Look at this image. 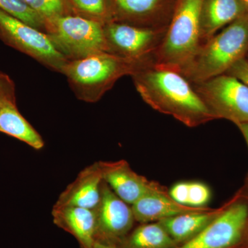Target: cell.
<instances>
[{"label": "cell", "mask_w": 248, "mask_h": 248, "mask_svg": "<svg viewBox=\"0 0 248 248\" xmlns=\"http://www.w3.org/2000/svg\"><path fill=\"white\" fill-rule=\"evenodd\" d=\"M143 102L155 110L174 117L189 128L215 118L193 86L180 72L140 62L131 75Z\"/></svg>", "instance_id": "obj_1"}, {"label": "cell", "mask_w": 248, "mask_h": 248, "mask_svg": "<svg viewBox=\"0 0 248 248\" xmlns=\"http://www.w3.org/2000/svg\"><path fill=\"white\" fill-rule=\"evenodd\" d=\"M248 53V13L217 32L201 46L182 72L192 84L226 74Z\"/></svg>", "instance_id": "obj_2"}, {"label": "cell", "mask_w": 248, "mask_h": 248, "mask_svg": "<svg viewBox=\"0 0 248 248\" xmlns=\"http://www.w3.org/2000/svg\"><path fill=\"white\" fill-rule=\"evenodd\" d=\"M203 0H176L172 17L153 63L182 72L202 46L200 16Z\"/></svg>", "instance_id": "obj_3"}, {"label": "cell", "mask_w": 248, "mask_h": 248, "mask_svg": "<svg viewBox=\"0 0 248 248\" xmlns=\"http://www.w3.org/2000/svg\"><path fill=\"white\" fill-rule=\"evenodd\" d=\"M140 63L103 52L68 61L61 73L66 77L78 99L95 103L119 79L124 76H131Z\"/></svg>", "instance_id": "obj_4"}, {"label": "cell", "mask_w": 248, "mask_h": 248, "mask_svg": "<svg viewBox=\"0 0 248 248\" xmlns=\"http://www.w3.org/2000/svg\"><path fill=\"white\" fill-rule=\"evenodd\" d=\"M104 24L77 16H62L46 27L48 35L57 50L68 61L108 53Z\"/></svg>", "instance_id": "obj_5"}, {"label": "cell", "mask_w": 248, "mask_h": 248, "mask_svg": "<svg viewBox=\"0 0 248 248\" xmlns=\"http://www.w3.org/2000/svg\"><path fill=\"white\" fill-rule=\"evenodd\" d=\"M248 233V194L239 192L193 239L176 248H246Z\"/></svg>", "instance_id": "obj_6"}, {"label": "cell", "mask_w": 248, "mask_h": 248, "mask_svg": "<svg viewBox=\"0 0 248 248\" xmlns=\"http://www.w3.org/2000/svg\"><path fill=\"white\" fill-rule=\"evenodd\" d=\"M0 39L43 66L62 73L68 60L57 50L48 35L0 9Z\"/></svg>", "instance_id": "obj_7"}, {"label": "cell", "mask_w": 248, "mask_h": 248, "mask_svg": "<svg viewBox=\"0 0 248 248\" xmlns=\"http://www.w3.org/2000/svg\"><path fill=\"white\" fill-rule=\"evenodd\" d=\"M192 86L215 120L248 123V86L237 78L223 74Z\"/></svg>", "instance_id": "obj_8"}, {"label": "cell", "mask_w": 248, "mask_h": 248, "mask_svg": "<svg viewBox=\"0 0 248 248\" xmlns=\"http://www.w3.org/2000/svg\"><path fill=\"white\" fill-rule=\"evenodd\" d=\"M104 29L108 53L136 62L153 60L167 29H147L114 21L104 24Z\"/></svg>", "instance_id": "obj_9"}, {"label": "cell", "mask_w": 248, "mask_h": 248, "mask_svg": "<svg viewBox=\"0 0 248 248\" xmlns=\"http://www.w3.org/2000/svg\"><path fill=\"white\" fill-rule=\"evenodd\" d=\"M95 212L96 242L117 246L137 223L131 205L120 199L104 182L102 200Z\"/></svg>", "instance_id": "obj_10"}, {"label": "cell", "mask_w": 248, "mask_h": 248, "mask_svg": "<svg viewBox=\"0 0 248 248\" xmlns=\"http://www.w3.org/2000/svg\"><path fill=\"white\" fill-rule=\"evenodd\" d=\"M176 0H108L111 21L147 29H167Z\"/></svg>", "instance_id": "obj_11"}, {"label": "cell", "mask_w": 248, "mask_h": 248, "mask_svg": "<svg viewBox=\"0 0 248 248\" xmlns=\"http://www.w3.org/2000/svg\"><path fill=\"white\" fill-rule=\"evenodd\" d=\"M99 165L104 182L129 205H133L147 194L168 190L159 183L148 180L135 172L125 160L99 161Z\"/></svg>", "instance_id": "obj_12"}, {"label": "cell", "mask_w": 248, "mask_h": 248, "mask_svg": "<svg viewBox=\"0 0 248 248\" xmlns=\"http://www.w3.org/2000/svg\"><path fill=\"white\" fill-rule=\"evenodd\" d=\"M103 177L99 161L85 168L60 194L56 206H74L95 210L102 200Z\"/></svg>", "instance_id": "obj_13"}, {"label": "cell", "mask_w": 248, "mask_h": 248, "mask_svg": "<svg viewBox=\"0 0 248 248\" xmlns=\"http://www.w3.org/2000/svg\"><path fill=\"white\" fill-rule=\"evenodd\" d=\"M52 217L54 224L72 235L80 248H94L97 232L95 210L54 205Z\"/></svg>", "instance_id": "obj_14"}, {"label": "cell", "mask_w": 248, "mask_h": 248, "mask_svg": "<svg viewBox=\"0 0 248 248\" xmlns=\"http://www.w3.org/2000/svg\"><path fill=\"white\" fill-rule=\"evenodd\" d=\"M138 223L158 222L182 214L202 211L206 208H193L178 203L170 197L169 191L153 192L143 196L131 205Z\"/></svg>", "instance_id": "obj_15"}, {"label": "cell", "mask_w": 248, "mask_h": 248, "mask_svg": "<svg viewBox=\"0 0 248 248\" xmlns=\"http://www.w3.org/2000/svg\"><path fill=\"white\" fill-rule=\"evenodd\" d=\"M246 13L239 0H203L200 16L202 45Z\"/></svg>", "instance_id": "obj_16"}, {"label": "cell", "mask_w": 248, "mask_h": 248, "mask_svg": "<svg viewBox=\"0 0 248 248\" xmlns=\"http://www.w3.org/2000/svg\"><path fill=\"white\" fill-rule=\"evenodd\" d=\"M222 208L182 214L159 221L177 246L193 239L221 213Z\"/></svg>", "instance_id": "obj_17"}, {"label": "cell", "mask_w": 248, "mask_h": 248, "mask_svg": "<svg viewBox=\"0 0 248 248\" xmlns=\"http://www.w3.org/2000/svg\"><path fill=\"white\" fill-rule=\"evenodd\" d=\"M0 133L17 139L35 150L45 146L42 136L18 110L16 100L0 106Z\"/></svg>", "instance_id": "obj_18"}, {"label": "cell", "mask_w": 248, "mask_h": 248, "mask_svg": "<svg viewBox=\"0 0 248 248\" xmlns=\"http://www.w3.org/2000/svg\"><path fill=\"white\" fill-rule=\"evenodd\" d=\"M177 245L159 222L139 223L122 241L119 248H176Z\"/></svg>", "instance_id": "obj_19"}, {"label": "cell", "mask_w": 248, "mask_h": 248, "mask_svg": "<svg viewBox=\"0 0 248 248\" xmlns=\"http://www.w3.org/2000/svg\"><path fill=\"white\" fill-rule=\"evenodd\" d=\"M73 14L97 21L103 24L110 22L108 0H67Z\"/></svg>", "instance_id": "obj_20"}, {"label": "cell", "mask_w": 248, "mask_h": 248, "mask_svg": "<svg viewBox=\"0 0 248 248\" xmlns=\"http://www.w3.org/2000/svg\"><path fill=\"white\" fill-rule=\"evenodd\" d=\"M0 9L31 27L46 32V27L45 21L24 0H0Z\"/></svg>", "instance_id": "obj_21"}, {"label": "cell", "mask_w": 248, "mask_h": 248, "mask_svg": "<svg viewBox=\"0 0 248 248\" xmlns=\"http://www.w3.org/2000/svg\"><path fill=\"white\" fill-rule=\"evenodd\" d=\"M46 23V27L62 16L73 14L67 0H24Z\"/></svg>", "instance_id": "obj_22"}, {"label": "cell", "mask_w": 248, "mask_h": 248, "mask_svg": "<svg viewBox=\"0 0 248 248\" xmlns=\"http://www.w3.org/2000/svg\"><path fill=\"white\" fill-rule=\"evenodd\" d=\"M211 192L208 186L199 182H189L187 205L193 208H206Z\"/></svg>", "instance_id": "obj_23"}, {"label": "cell", "mask_w": 248, "mask_h": 248, "mask_svg": "<svg viewBox=\"0 0 248 248\" xmlns=\"http://www.w3.org/2000/svg\"><path fill=\"white\" fill-rule=\"evenodd\" d=\"M16 89L13 80L0 71V106L9 101L16 100Z\"/></svg>", "instance_id": "obj_24"}, {"label": "cell", "mask_w": 248, "mask_h": 248, "mask_svg": "<svg viewBox=\"0 0 248 248\" xmlns=\"http://www.w3.org/2000/svg\"><path fill=\"white\" fill-rule=\"evenodd\" d=\"M189 182L177 183L171 187L169 195L174 202L182 205H187ZM188 206V205H187Z\"/></svg>", "instance_id": "obj_25"}, {"label": "cell", "mask_w": 248, "mask_h": 248, "mask_svg": "<svg viewBox=\"0 0 248 248\" xmlns=\"http://www.w3.org/2000/svg\"><path fill=\"white\" fill-rule=\"evenodd\" d=\"M226 74L237 78L240 81L248 86V60L247 59L244 58L236 62Z\"/></svg>", "instance_id": "obj_26"}, {"label": "cell", "mask_w": 248, "mask_h": 248, "mask_svg": "<svg viewBox=\"0 0 248 248\" xmlns=\"http://www.w3.org/2000/svg\"><path fill=\"white\" fill-rule=\"evenodd\" d=\"M236 126L238 127L244 136L248 146V123L238 124Z\"/></svg>", "instance_id": "obj_27"}, {"label": "cell", "mask_w": 248, "mask_h": 248, "mask_svg": "<svg viewBox=\"0 0 248 248\" xmlns=\"http://www.w3.org/2000/svg\"><path fill=\"white\" fill-rule=\"evenodd\" d=\"M94 248H119L113 245L102 244V243L96 242Z\"/></svg>", "instance_id": "obj_28"}, {"label": "cell", "mask_w": 248, "mask_h": 248, "mask_svg": "<svg viewBox=\"0 0 248 248\" xmlns=\"http://www.w3.org/2000/svg\"><path fill=\"white\" fill-rule=\"evenodd\" d=\"M239 1L243 4L246 11L248 13V0H239Z\"/></svg>", "instance_id": "obj_29"}, {"label": "cell", "mask_w": 248, "mask_h": 248, "mask_svg": "<svg viewBox=\"0 0 248 248\" xmlns=\"http://www.w3.org/2000/svg\"><path fill=\"white\" fill-rule=\"evenodd\" d=\"M246 248H248V233L247 240H246Z\"/></svg>", "instance_id": "obj_30"}, {"label": "cell", "mask_w": 248, "mask_h": 248, "mask_svg": "<svg viewBox=\"0 0 248 248\" xmlns=\"http://www.w3.org/2000/svg\"><path fill=\"white\" fill-rule=\"evenodd\" d=\"M246 59H247V60H248V53L247 54V55H246Z\"/></svg>", "instance_id": "obj_31"}]
</instances>
